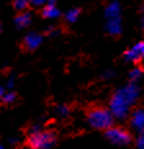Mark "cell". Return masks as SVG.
Instances as JSON below:
<instances>
[{"label": "cell", "instance_id": "6da1fadb", "mask_svg": "<svg viewBox=\"0 0 144 149\" xmlns=\"http://www.w3.org/2000/svg\"><path fill=\"white\" fill-rule=\"evenodd\" d=\"M140 95V89L136 82H130L118 89L109 100V112L113 118L125 120L130 113V108L135 104Z\"/></svg>", "mask_w": 144, "mask_h": 149}, {"label": "cell", "instance_id": "7a4b0ae2", "mask_svg": "<svg viewBox=\"0 0 144 149\" xmlns=\"http://www.w3.org/2000/svg\"><path fill=\"white\" fill-rule=\"evenodd\" d=\"M87 123L96 130H104L107 131L108 129H111L113 126V116L109 112V109L103 107H94L92 109L87 111L86 114Z\"/></svg>", "mask_w": 144, "mask_h": 149}, {"label": "cell", "instance_id": "3957f363", "mask_svg": "<svg viewBox=\"0 0 144 149\" xmlns=\"http://www.w3.org/2000/svg\"><path fill=\"white\" fill-rule=\"evenodd\" d=\"M29 148L32 149H50L57 143V135L53 131H39L31 132L29 136Z\"/></svg>", "mask_w": 144, "mask_h": 149}, {"label": "cell", "instance_id": "277c9868", "mask_svg": "<svg viewBox=\"0 0 144 149\" xmlns=\"http://www.w3.org/2000/svg\"><path fill=\"white\" fill-rule=\"evenodd\" d=\"M106 138L108 139L112 144L115 145H120V147H124V145H129L131 143V135L129 131H126L122 127H115L112 126L111 129H108L106 131Z\"/></svg>", "mask_w": 144, "mask_h": 149}, {"label": "cell", "instance_id": "5b68a950", "mask_svg": "<svg viewBox=\"0 0 144 149\" xmlns=\"http://www.w3.org/2000/svg\"><path fill=\"white\" fill-rule=\"evenodd\" d=\"M124 57L129 62H139L144 59V41L136 42L133 48L124 53Z\"/></svg>", "mask_w": 144, "mask_h": 149}, {"label": "cell", "instance_id": "8992f818", "mask_svg": "<svg viewBox=\"0 0 144 149\" xmlns=\"http://www.w3.org/2000/svg\"><path fill=\"white\" fill-rule=\"evenodd\" d=\"M43 42V36L37 32H29L23 39V48L27 50H35Z\"/></svg>", "mask_w": 144, "mask_h": 149}, {"label": "cell", "instance_id": "52a82bcc", "mask_svg": "<svg viewBox=\"0 0 144 149\" xmlns=\"http://www.w3.org/2000/svg\"><path fill=\"white\" fill-rule=\"evenodd\" d=\"M130 123L138 132H144V108H138L131 113Z\"/></svg>", "mask_w": 144, "mask_h": 149}, {"label": "cell", "instance_id": "ba28073f", "mask_svg": "<svg viewBox=\"0 0 144 149\" xmlns=\"http://www.w3.org/2000/svg\"><path fill=\"white\" fill-rule=\"evenodd\" d=\"M31 18H32L31 12L24 10V12H21V13L15 17L14 22H15V24H17L18 29H24V27H27L31 23Z\"/></svg>", "mask_w": 144, "mask_h": 149}, {"label": "cell", "instance_id": "9c48e42d", "mask_svg": "<svg viewBox=\"0 0 144 149\" xmlns=\"http://www.w3.org/2000/svg\"><path fill=\"white\" fill-rule=\"evenodd\" d=\"M120 13H121V7L117 1L109 3V5L106 8V18H107V19L120 18Z\"/></svg>", "mask_w": 144, "mask_h": 149}, {"label": "cell", "instance_id": "30bf717a", "mask_svg": "<svg viewBox=\"0 0 144 149\" xmlns=\"http://www.w3.org/2000/svg\"><path fill=\"white\" fill-rule=\"evenodd\" d=\"M41 14H43V17L44 18H57L61 15V12H59V9L55 7V5H53V4H46L45 7L43 8V10H41Z\"/></svg>", "mask_w": 144, "mask_h": 149}, {"label": "cell", "instance_id": "8fae6325", "mask_svg": "<svg viewBox=\"0 0 144 149\" xmlns=\"http://www.w3.org/2000/svg\"><path fill=\"white\" fill-rule=\"evenodd\" d=\"M107 30L111 35H117L121 32V18L107 19Z\"/></svg>", "mask_w": 144, "mask_h": 149}, {"label": "cell", "instance_id": "7c38bea8", "mask_svg": "<svg viewBox=\"0 0 144 149\" xmlns=\"http://www.w3.org/2000/svg\"><path fill=\"white\" fill-rule=\"evenodd\" d=\"M142 76H143V70L142 68H139V67L133 68V70L130 71V73H129L130 82H136Z\"/></svg>", "mask_w": 144, "mask_h": 149}, {"label": "cell", "instance_id": "4fadbf2b", "mask_svg": "<svg viewBox=\"0 0 144 149\" xmlns=\"http://www.w3.org/2000/svg\"><path fill=\"white\" fill-rule=\"evenodd\" d=\"M79 14H80L79 8H72L71 10H68L67 13H66V21H67V22H75V21L79 18Z\"/></svg>", "mask_w": 144, "mask_h": 149}, {"label": "cell", "instance_id": "5bb4252c", "mask_svg": "<svg viewBox=\"0 0 144 149\" xmlns=\"http://www.w3.org/2000/svg\"><path fill=\"white\" fill-rule=\"evenodd\" d=\"M29 5H30V0H14L13 3L14 9H17L20 12H24Z\"/></svg>", "mask_w": 144, "mask_h": 149}, {"label": "cell", "instance_id": "9a60e30c", "mask_svg": "<svg viewBox=\"0 0 144 149\" xmlns=\"http://www.w3.org/2000/svg\"><path fill=\"white\" fill-rule=\"evenodd\" d=\"M55 111H57V113H58L61 117H67L68 114H70V107H68V105H66V104L58 105Z\"/></svg>", "mask_w": 144, "mask_h": 149}, {"label": "cell", "instance_id": "2e32d148", "mask_svg": "<svg viewBox=\"0 0 144 149\" xmlns=\"http://www.w3.org/2000/svg\"><path fill=\"white\" fill-rule=\"evenodd\" d=\"M15 94L13 91H9V93H5L4 94V97L1 98V100H3V103H5V104H12L13 102L15 100Z\"/></svg>", "mask_w": 144, "mask_h": 149}, {"label": "cell", "instance_id": "e0dca14e", "mask_svg": "<svg viewBox=\"0 0 144 149\" xmlns=\"http://www.w3.org/2000/svg\"><path fill=\"white\" fill-rule=\"evenodd\" d=\"M138 149H144V132H140L136 138V141H135Z\"/></svg>", "mask_w": 144, "mask_h": 149}, {"label": "cell", "instance_id": "ac0fdd59", "mask_svg": "<svg viewBox=\"0 0 144 149\" xmlns=\"http://www.w3.org/2000/svg\"><path fill=\"white\" fill-rule=\"evenodd\" d=\"M30 3H32L34 5H41L44 3H48V0H30Z\"/></svg>", "mask_w": 144, "mask_h": 149}, {"label": "cell", "instance_id": "d6986e66", "mask_svg": "<svg viewBox=\"0 0 144 149\" xmlns=\"http://www.w3.org/2000/svg\"><path fill=\"white\" fill-rule=\"evenodd\" d=\"M13 85H14V79H13V76H12V77H9V80H8V88H13Z\"/></svg>", "mask_w": 144, "mask_h": 149}, {"label": "cell", "instance_id": "ffe728a7", "mask_svg": "<svg viewBox=\"0 0 144 149\" xmlns=\"http://www.w3.org/2000/svg\"><path fill=\"white\" fill-rule=\"evenodd\" d=\"M140 23H142V27H144V7L142 8V18H140Z\"/></svg>", "mask_w": 144, "mask_h": 149}, {"label": "cell", "instance_id": "44dd1931", "mask_svg": "<svg viewBox=\"0 0 144 149\" xmlns=\"http://www.w3.org/2000/svg\"><path fill=\"white\" fill-rule=\"evenodd\" d=\"M4 94H5V91H4V89L0 86V100H1V98L4 97Z\"/></svg>", "mask_w": 144, "mask_h": 149}, {"label": "cell", "instance_id": "7402d4cb", "mask_svg": "<svg viewBox=\"0 0 144 149\" xmlns=\"http://www.w3.org/2000/svg\"><path fill=\"white\" fill-rule=\"evenodd\" d=\"M0 149H4V147H3V145H0Z\"/></svg>", "mask_w": 144, "mask_h": 149}, {"label": "cell", "instance_id": "603a6c76", "mask_svg": "<svg viewBox=\"0 0 144 149\" xmlns=\"http://www.w3.org/2000/svg\"><path fill=\"white\" fill-rule=\"evenodd\" d=\"M0 31H1V27H0Z\"/></svg>", "mask_w": 144, "mask_h": 149}, {"label": "cell", "instance_id": "cb8c5ba5", "mask_svg": "<svg viewBox=\"0 0 144 149\" xmlns=\"http://www.w3.org/2000/svg\"><path fill=\"white\" fill-rule=\"evenodd\" d=\"M29 149H32V148H29Z\"/></svg>", "mask_w": 144, "mask_h": 149}]
</instances>
